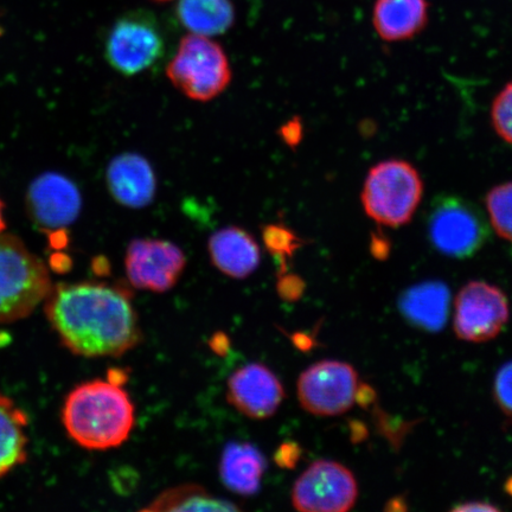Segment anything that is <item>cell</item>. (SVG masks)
I'll return each instance as SVG.
<instances>
[{
	"label": "cell",
	"instance_id": "cell-1",
	"mask_svg": "<svg viewBox=\"0 0 512 512\" xmlns=\"http://www.w3.org/2000/svg\"><path fill=\"white\" fill-rule=\"evenodd\" d=\"M46 313L64 345L85 357L121 356L142 339L130 300L104 284L51 288Z\"/></svg>",
	"mask_w": 512,
	"mask_h": 512
},
{
	"label": "cell",
	"instance_id": "cell-2",
	"mask_svg": "<svg viewBox=\"0 0 512 512\" xmlns=\"http://www.w3.org/2000/svg\"><path fill=\"white\" fill-rule=\"evenodd\" d=\"M64 427L75 443L104 451L124 444L134 426L130 396L110 381L95 380L76 387L62 411Z\"/></svg>",
	"mask_w": 512,
	"mask_h": 512
},
{
	"label": "cell",
	"instance_id": "cell-3",
	"mask_svg": "<svg viewBox=\"0 0 512 512\" xmlns=\"http://www.w3.org/2000/svg\"><path fill=\"white\" fill-rule=\"evenodd\" d=\"M53 288L48 267L21 239L0 234V323L31 315Z\"/></svg>",
	"mask_w": 512,
	"mask_h": 512
},
{
	"label": "cell",
	"instance_id": "cell-4",
	"mask_svg": "<svg viewBox=\"0 0 512 512\" xmlns=\"http://www.w3.org/2000/svg\"><path fill=\"white\" fill-rule=\"evenodd\" d=\"M424 195V182L411 163L384 160L371 168L363 184L361 201L371 220L399 228L411 222Z\"/></svg>",
	"mask_w": 512,
	"mask_h": 512
},
{
	"label": "cell",
	"instance_id": "cell-5",
	"mask_svg": "<svg viewBox=\"0 0 512 512\" xmlns=\"http://www.w3.org/2000/svg\"><path fill=\"white\" fill-rule=\"evenodd\" d=\"M426 219L428 239L433 247L452 258H470L484 247L490 236L482 211L457 195L435 197Z\"/></svg>",
	"mask_w": 512,
	"mask_h": 512
},
{
	"label": "cell",
	"instance_id": "cell-6",
	"mask_svg": "<svg viewBox=\"0 0 512 512\" xmlns=\"http://www.w3.org/2000/svg\"><path fill=\"white\" fill-rule=\"evenodd\" d=\"M166 74L179 91L196 101L213 100L232 79L220 44L195 34L183 38Z\"/></svg>",
	"mask_w": 512,
	"mask_h": 512
},
{
	"label": "cell",
	"instance_id": "cell-7",
	"mask_svg": "<svg viewBox=\"0 0 512 512\" xmlns=\"http://www.w3.org/2000/svg\"><path fill=\"white\" fill-rule=\"evenodd\" d=\"M164 54V40L155 19L134 12L114 24L106 42V57L120 74L133 76L149 69Z\"/></svg>",
	"mask_w": 512,
	"mask_h": 512
},
{
	"label": "cell",
	"instance_id": "cell-8",
	"mask_svg": "<svg viewBox=\"0 0 512 512\" xmlns=\"http://www.w3.org/2000/svg\"><path fill=\"white\" fill-rule=\"evenodd\" d=\"M357 482L347 467L332 460H317L294 484V508L304 512H345L354 507Z\"/></svg>",
	"mask_w": 512,
	"mask_h": 512
},
{
	"label": "cell",
	"instance_id": "cell-9",
	"mask_svg": "<svg viewBox=\"0 0 512 512\" xmlns=\"http://www.w3.org/2000/svg\"><path fill=\"white\" fill-rule=\"evenodd\" d=\"M357 388L358 376L350 364L322 361L300 375L298 396L305 411L318 416H335L354 406Z\"/></svg>",
	"mask_w": 512,
	"mask_h": 512
},
{
	"label": "cell",
	"instance_id": "cell-10",
	"mask_svg": "<svg viewBox=\"0 0 512 512\" xmlns=\"http://www.w3.org/2000/svg\"><path fill=\"white\" fill-rule=\"evenodd\" d=\"M509 315L508 299L498 287L485 281H470L456 299L454 331L466 342H488L502 331Z\"/></svg>",
	"mask_w": 512,
	"mask_h": 512
},
{
	"label": "cell",
	"instance_id": "cell-11",
	"mask_svg": "<svg viewBox=\"0 0 512 512\" xmlns=\"http://www.w3.org/2000/svg\"><path fill=\"white\" fill-rule=\"evenodd\" d=\"M126 272L139 290L163 293L177 284L187 265L182 249L169 241L137 239L127 248Z\"/></svg>",
	"mask_w": 512,
	"mask_h": 512
},
{
	"label": "cell",
	"instance_id": "cell-12",
	"mask_svg": "<svg viewBox=\"0 0 512 512\" xmlns=\"http://www.w3.org/2000/svg\"><path fill=\"white\" fill-rule=\"evenodd\" d=\"M78 187L56 172H46L30 184L27 204L31 220L47 233L59 235L81 211Z\"/></svg>",
	"mask_w": 512,
	"mask_h": 512
},
{
	"label": "cell",
	"instance_id": "cell-13",
	"mask_svg": "<svg viewBox=\"0 0 512 512\" xmlns=\"http://www.w3.org/2000/svg\"><path fill=\"white\" fill-rule=\"evenodd\" d=\"M228 401L248 418H271L285 398L283 384L270 369L248 364L229 377Z\"/></svg>",
	"mask_w": 512,
	"mask_h": 512
},
{
	"label": "cell",
	"instance_id": "cell-14",
	"mask_svg": "<svg viewBox=\"0 0 512 512\" xmlns=\"http://www.w3.org/2000/svg\"><path fill=\"white\" fill-rule=\"evenodd\" d=\"M107 187L121 206L140 209L155 198L157 181L147 160L137 153L115 157L107 168Z\"/></svg>",
	"mask_w": 512,
	"mask_h": 512
},
{
	"label": "cell",
	"instance_id": "cell-15",
	"mask_svg": "<svg viewBox=\"0 0 512 512\" xmlns=\"http://www.w3.org/2000/svg\"><path fill=\"white\" fill-rule=\"evenodd\" d=\"M210 259L217 270L235 279L249 277L260 265V248L253 236L239 227L217 230L209 240Z\"/></svg>",
	"mask_w": 512,
	"mask_h": 512
},
{
	"label": "cell",
	"instance_id": "cell-16",
	"mask_svg": "<svg viewBox=\"0 0 512 512\" xmlns=\"http://www.w3.org/2000/svg\"><path fill=\"white\" fill-rule=\"evenodd\" d=\"M428 11L427 0H376L373 25L383 41L411 40L426 28Z\"/></svg>",
	"mask_w": 512,
	"mask_h": 512
},
{
	"label": "cell",
	"instance_id": "cell-17",
	"mask_svg": "<svg viewBox=\"0 0 512 512\" xmlns=\"http://www.w3.org/2000/svg\"><path fill=\"white\" fill-rule=\"evenodd\" d=\"M450 307V290L440 281H426L402 294L399 309L409 323L437 332L444 328Z\"/></svg>",
	"mask_w": 512,
	"mask_h": 512
},
{
	"label": "cell",
	"instance_id": "cell-18",
	"mask_svg": "<svg viewBox=\"0 0 512 512\" xmlns=\"http://www.w3.org/2000/svg\"><path fill=\"white\" fill-rule=\"evenodd\" d=\"M266 470V460L249 444H230L223 452L220 473L229 490L242 496L254 495L259 490Z\"/></svg>",
	"mask_w": 512,
	"mask_h": 512
},
{
	"label": "cell",
	"instance_id": "cell-19",
	"mask_svg": "<svg viewBox=\"0 0 512 512\" xmlns=\"http://www.w3.org/2000/svg\"><path fill=\"white\" fill-rule=\"evenodd\" d=\"M28 415L0 394V478L27 460Z\"/></svg>",
	"mask_w": 512,
	"mask_h": 512
},
{
	"label": "cell",
	"instance_id": "cell-20",
	"mask_svg": "<svg viewBox=\"0 0 512 512\" xmlns=\"http://www.w3.org/2000/svg\"><path fill=\"white\" fill-rule=\"evenodd\" d=\"M178 16L192 34L207 37L232 27L235 12L230 0H179Z\"/></svg>",
	"mask_w": 512,
	"mask_h": 512
},
{
	"label": "cell",
	"instance_id": "cell-21",
	"mask_svg": "<svg viewBox=\"0 0 512 512\" xmlns=\"http://www.w3.org/2000/svg\"><path fill=\"white\" fill-rule=\"evenodd\" d=\"M144 511H236L238 505L211 496L200 485H179L166 490Z\"/></svg>",
	"mask_w": 512,
	"mask_h": 512
},
{
	"label": "cell",
	"instance_id": "cell-22",
	"mask_svg": "<svg viewBox=\"0 0 512 512\" xmlns=\"http://www.w3.org/2000/svg\"><path fill=\"white\" fill-rule=\"evenodd\" d=\"M485 207L497 235L512 242V182L492 188L485 196Z\"/></svg>",
	"mask_w": 512,
	"mask_h": 512
},
{
	"label": "cell",
	"instance_id": "cell-23",
	"mask_svg": "<svg viewBox=\"0 0 512 512\" xmlns=\"http://www.w3.org/2000/svg\"><path fill=\"white\" fill-rule=\"evenodd\" d=\"M262 239H264L268 252L280 261L284 271L287 259L303 246V241L284 224H268L262 228Z\"/></svg>",
	"mask_w": 512,
	"mask_h": 512
},
{
	"label": "cell",
	"instance_id": "cell-24",
	"mask_svg": "<svg viewBox=\"0 0 512 512\" xmlns=\"http://www.w3.org/2000/svg\"><path fill=\"white\" fill-rule=\"evenodd\" d=\"M491 121L498 136L512 145V81L497 94L491 107Z\"/></svg>",
	"mask_w": 512,
	"mask_h": 512
},
{
	"label": "cell",
	"instance_id": "cell-25",
	"mask_svg": "<svg viewBox=\"0 0 512 512\" xmlns=\"http://www.w3.org/2000/svg\"><path fill=\"white\" fill-rule=\"evenodd\" d=\"M495 399L499 408L512 422V361L499 369L494 388Z\"/></svg>",
	"mask_w": 512,
	"mask_h": 512
},
{
	"label": "cell",
	"instance_id": "cell-26",
	"mask_svg": "<svg viewBox=\"0 0 512 512\" xmlns=\"http://www.w3.org/2000/svg\"><path fill=\"white\" fill-rule=\"evenodd\" d=\"M304 281L297 277V275H284L280 279L278 291L286 300H297L302 297L304 292Z\"/></svg>",
	"mask_w": 512,
	"mask_h": 512
},
{
	"label": "cell",
	"instance_id": "cell-27",
	"mask_svg": "<svg viewBox=\"0 0 512 512\" xmlns=\"http://www.w3.org/2000/svg\"><path fill=\"white\" fill-rule=\"evenodd\" d=\"M300 453H302V450H300L298 445L287 443L279 448L275 460H277L279 466L292 469V467L296 466Z\"/></svg>",
	"mask_w": 512,
	"mask_h": 512
},
{
	"label": "cell",
	"instance_id": "cell-28",
	"mask_svg": "<svg viewBox=\"0 0 512 512\" xmlns=\"http://www.w3.org/2000/svg\"><path fill=\"white\" fill-rule=\"evenodd\" d=\"M280 136L287 145L297 146L303 137V126L298 118L288 121L286 125L281 127Z\"/></svg>",
	"mask_w": 512,
	"mask_h": 512
},
{
	"label": "cell",
	"instance_id": "cell-29",
	"mask_svg": "<svg viewBox=\"0 0 512 512\" xmlns=\"http://www.w3.org/2000/svg\"><path fill=\"white\" fill-rule=\"evenodd\" d=\"M453 511H498V509L495 505L485 502H469L459 505V507L454 508Z\"/></svg>",
	"mask_w": 512,
	"mask_h": 512
},
{
	"label": "cell",
	"instance_id": "cell-30",
	"mask_svg": "<svg viewBox=\"0 0 512 512\" xmlns=\"http://www.w3.org/2000/svg\"><path fill=\"white\" fill-rule=\"evenodd\" d=\"M371 251H373L376 258L382 259L384 256L388 255L389 247L388 243L384 242L382 239H373V243H371Z\"/></svg>",
	"mask_w": 512,
	"mask_h": 512
},
{
	"label": "cell",
	"instance_id": "cell-31",
	"mask_svg": "<svg viewBox=\"0 0 512 512\" xmlns=\"http://www.w3.org/2000/svg\"><path fill=\"white\" fill-rule=\"evenodd\" d=\"M294 342H296L297 347L302 350H307L312 347V339L305 335H297L294 337Z\"/></svg>",
	"mask_w": 512,
	"mask_h": 512
},
{
	"label": "cell",
	"instance_id": "cell-32",
	"mask_svg": "<svg viewBox=\"0 0 512 512\" xmlns=\"http://www.w3.org/2000/svg\"><path fill=\"white\" fill-rule=\"evenodd\" d=\"M127 377L124 373V371L115 369L110 373V382L117 384V386L121 387V384H123L126 381Z\"/></svg>",
	"mask_w": 512,
	"mask_h": 512
},
{
	"label": "cell",
	"instance_id": "cell-33",
	"mask_svg": "<svg viewBox=\"0 0 512 512\" xmlns=\"http://www.w3.org/2000/svg\"><path fill=\"white\" fill-rule=\"evenodd\" d=\"M6 224L4 219V204L2 200H0V234L4 233Z\"/></svg>",
	"mask_w": 512,
	"mask_h": 512
},
{
	"label": "cell",
	"instance_id": "cell-34",
	"mask_svg": "<svg viewBox=\"0 0 512 512\" xmlns=\"http://www.w3.org/2000/svg\"><path fill=\"white\" fill-rule=\"evenodd\" d=\"M505 490H507L508 494L512 497V476L505 483Z\"/></svg>",
	"mask_w": 512,
	"mask_h": 512
}]
</instances>
